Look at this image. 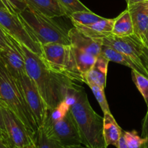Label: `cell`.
Listing matches in <instances>:
<instances>
[{"mask_svg": "<svg viewBox=\"0 0 148 148\" xmlns=\"http://www.w3.org/2000/svg\"><path fill=\"white\" fill-rule=\"evenodd\" d=\"M147 1H148V0H147Z\"/></svg>", "mask_w": 148, "mask_h": 148, "instance_id": "cell-42", "label": "cell"}, {"mask_svg": "<svg viewBox=\"0 0 148 148\" xmlns=\"http://www.w3.org/2000/svg\"><path fill=\"white\" fill-rule=\"evenodd\" d=\"M35 144L36 148H63L56 140L48 137L42 128H39L36 134Z\"/></svg>", "mask_w": 148, "mask_h": 148, "instance_id": "cell-23", "label": "cell"}, {"mask_svg": "<svg viewBox=\"0 0 148 148\" xmlns=\"http://www.w3.org/2000/svg\"><path fill=\"white\" fill-rule=\"evenodd\" d=\"M143 45L145 48L148 49V29L147 31H146V33H145V38H144V41H143Z\"/></svg>", "mask_w": 148, "mask_h": 148, "instance_id": "cell-35", "label": "cell"}, {"mask_svg": "<svg viewBox=\"0 0 148 148\" xmlns=\"http://www.w3.org/2000/svg\"><path fill=\"white\" fill-rule=\"evenodd\" d=\"M102 133L107 147L113 145L118 147L123 130L119 126L111 113H104Z\"/></svg>", "mask_w": 148, "mask_h": 148, "instance_id": "cell-18", "label": "cell"}, {"mask_svg": "<svg viewBox=\"0 0 148 148\" xmlns=\"http://www.w3.org/2000/svg\"><path fill=\"white\" fill-rule=\"evenodd\" d=\"M132 75L136 88L143 97L147 106H148V78L134 70H132Z\"/></svg>", "mask_w": 148, "mask_h": 148, "instance_id": "cell-25", "label": "cell"}, {"mask_svg": "<svg viewBox=\"0 0 148 148\" xmlns=\"http://www.w3.org/2000/svg\"><path fill=\"white\" fill-rule=\"evenodd\" d=\"M2 101L0 98V136L2 138V140L5 142L7 141V134L6 130H5V123H4L3 120V116H2Z\"/></svg>", "mask_w": 148, "mask_h": 148, "instance_id": "cell-31", "label": "cell"}, {"mask_svg": "<svg viewBox=\"0 0 148 148\" xmlns=\"http://www.w3.org/2000/svg\"><path fill=\"white\" fill-rule=\"evenodd\" d=\"M114 19L103 18L101 21L88 25L73 24V26L79 29L85 35L94 39H102L105 37L112 34Z\"/></svg>", "mask_w": 148, "mask_h": 148, "instance_id": "cell-17", "label": "cell"}, {"mask_svg": "<svg viewBox=\"0 0 148 148\" xmlns=\"http://www.w3.org/2000/svg\"><path fill=\"white\" fill-rule=\"evenodd\" d=\"M8 36L12 45L7 49L0 51V59L4 62L10 73L15 79H18L26 74L25 60L19 43L9 35Z\"/></svg>", "mask_w": 148, "mask_h": 148, "instance_id": "cell-11", "label": "cell"}, {"mask_svg": "<svg viewBox=\"0 0 148 148\" xmlns=\"http://www.w3.org/2000/svg\"><path fill=\"white\" fill-rule=\"evenodd\" d=\"M0 98L2 102L23 122L28 132L35 138L39 128L25 100L21 83L10 73L1 59Z\"/></svg>", "mask_w": 148, "mask_h": 148, "instance_id": "cell-3", "label": "cell"}, {"mask_svg": "<svg viewBox=\"0 0 148 148\" xmlns=\"http://www.w3.org/2000/svg\"><path fill=\"white\" fill-rule=\"evenodd\" d=\"M0 148H11L8 144H7L6 142H4L3 140L0 139Z\"/></svg>", "mask_w": 148, "mask_h": 148, "instance_id": "cell-37", "label": "cell"}, {"mask_svg": "<svg viewBox=\"0 0 148 148\" xmlns=\"http://www.w3.org/2000/svg\"><path fill=\"white\" fill-rule=\"evenodd\" d=\"M71 105L65 99L52 110H49L45 123H52L62 119L70 111ZM44 123V124H45Z\"/></svg>", "mask_w": 148, "mask_h": 148, "instance_id": "cell-22", "label": "cell"}, {"mask_svg": "<svg viewBox=\"0 0 148 148\" xmlns=\"http://www.w3.org/2000/svg\"><path fill=\"white\" fill-rule=\"evenodd\" d=\"M42 128L47 136L56 140L63 147L82 145L79 130L71 110L60 120L45 123Z\"/></svg>", "mask_w": 148, "mask_h": 148, "instance_id": "cell-7", "label": "cell"}, {"mask_svg": "<svg viewBox=\"0 0 148 148\" xmlns=\"http://www.w3.org/2000/svg\"><path fill=\"white\" fill-rule=\"evenodd\" d=\"M101 55L107 58L109 61H112V62L129 67L132 70L138 71L141 74L148 78V68L140 66L129 56L116 50L110 47L102 45Z\"/></svg>", "mask_w": 148, "mask_h": 148, "instance_id": "cell-16", "label": "cell"}, {"mask_svg": "<svg viewBox=\"0 0 148 148\" xmlns=\"http://www.w3.org/2000/svg\"><path fill=\"white\" fill-rule=\"evenodd\" d=\"M144 1H146V0H126V2H127V6L128 5H134V4L139 3V2H144Z\"/></svg>", "mask_w": 148, "mask_h": 148, "instance_id": "cell-36", "label": "cell"}, {"mask_svg": "<svg viewBox=\"0 0 148 148\" xmlns=\"http://www.w3.org/2000/svg\"><path fill=\"white\" fill-rule=\"evenodd\" d=\"M10 40L6 33L0 26V51L5 50L11 46Z\"/></svg>", "mask_w": 148, "mask_h": 148, "instance_id": "cell-29", "label": "cell"}, {"mask_svg": "<svg viewBox=\"0 0 148 148\" xmlns=\"http://www.w3.org/2000/svg\"><path fill=\"white\" fill-rule=\"evenodd\" d=\"M68 35L71 45L73 47L96 57L101 54L102 39H94L88 36L74 26L68 31Z\"/></svg>", "mask_w": 148, "mask_h": 148, "instance_id": "cell-12", "label": "cell"}, {"mask_svg": "<svg viewBox=\"0 0 148 148\" xmlns=\"http://www.w3.org/2000/svg\"><path fill=\"white\" fill-rule=\"evenodd\" d=\"M134 26V35L143 43L146 31L148 29V1L128 5Z\"/></svg>", "mask_w": 148, "mask_h": 148, "instance_id": "cell-13", "label": "cell"}, {"mask_svg": "<svg viewBox=\"0 0 148 148\" xmlns=\"http://www.w3.org/2000/svg\"><path fill=\"white\" fill-rule=\"evenodd\" d=\"M2 112L7 134L6 143L11 148H23L35 143V138L25 125L3 102Z\"/></svg>", "mask_w": 148, "mask_h": 148, "instance_id": "cell-8", "label": "cell"}, {"mask_svg": "<svg viewBox=\"0 0 148 148\" xmlns=\"http://www.w3.org/2000/svg\"><path fill=\"white\" fill-rule=\"evenodd\" d=\"M89 88L92 89L95 98H96V99L97 100L99 106L101 107V109H102L103 113H110L109 105H108L106 97H105L104 89H102V88L93 84L89 85Z\"/></svg>", "mask_w": 148, "mask_h": 148, "instance_id": "cell-27", "label": "cell"}, {"mask_svg": "<svg viewBox=\"0 0 148 148\" xmlns=\"http://www.w3.org/2000/svg\"><path fill=\"white\" fill-rule=\"evenodd\" d=\"M123 136L126 145L130 148H142L144 144L147 142V139L139 136L135 130L123 131Z\"/></svg>", "mask_w": 148, "mask_h": 148, "instance_id": "cell-26", "label": "cell"}, {"mask_svg": "<svg viewBox=\"0 0 148 148\" xmlns=\"http://www.w3.org/2000/svg\"><path fill=\"white\" fill-rule=\"evenodd\" d=\"M28 8L49 18L66 16L58 0H25Z\"/></svg>", "mask_w": 148, "mask_h": 148, "instance_id": "cell-15", "label": "cell"}, {"mask_svg": "<svg viewBox=\"0 0 148 148\" xmlns=\"http://www.w3.org/2000/svg\"><path fill=\"white\" fill-rule=\"evenodd\" d=\"M70 110L79 130L82 145L88 148H108L103 138V118L95 112L83 89H77Z\"/></svg>", "mask_w": 148, "mask_h": 148, "instance_id": "cell-2", "label": "cell"}, {"mask_svg": "<svg viewBox=\"0 0 148 148\" xmlns=\"http://www.w3.org/2000/svg\"><path fill=\"white\" fill-rule=\"evenodd\" d=\"M16 79L21 83L25 100L39 129L44 125L49 110L47 105L42 98L34 82L27 76V74Z\"/></svg>", "mask_w": 148, "mask_h": 148, "instance_id": "cell-9", "label": "cell"}, {"mask_svg": "<svg viewBox=\"0 0 148 148\" xmlns=\"http://www.w3.org/2000/svg\"><path fill=\"white\" fill-rule=\"evenodd\" d=\"M19 45L23 54L27 76L34 82L49 110L58 106L73 90L77 89L74 81L51 71L41 56Z\"/></svg>", "mask_w": 148, "mask_h": 148, "instance_id": "cell-1", "label": "cell"}, {"mask_svg": "<svg viewBox=\"0 0 148 148\" xmlns=\"http://www.w3.org/2000/svg\"><path fill=\"white\" fill-rule=\"evenodd\" d=\"M65 148H88L82 145H76V146H71V147H68Z\"/></svg>", "mask_w": 148, "mask_h": 148, "instance_id": "cell-38", "label": "cell"}, {"mask_svg": "<svg viewBox=\"0 0 148 148\" xmlns=\"http://www.w3.org/2000/svg\"><path fill=\"white\" fill-rule=\"evenodd\" d=\"M42 59L53 72L67 76L74 82H84L74 58L73 47L62 44L42 45Z\"/></svg>", "mask_w": 148, "mask_h": 148, "instance_id": "cell-5", "label": "cell"}, {"mask_svg": "<svg viewBox=\"0 0 148 148\" xmlns=\"http://www.w3.org/2000/svg\"><path fill=\"white\" fill-rule=\"evenodd\" d=\"M142 148H147V147L146 146V145H145V144H144L143 146H142Z\"/></svg>", "mask_w": 148, "mask_h": 148, "instance_id": "cell-40", "label": "cell"}, {"mask_svg": "<svg viewBox=\"0 0 148 148\" xmlns=\"http://www.w3.org/2000/svg\"><path fill=\"white\" fill-rule=\"evenodd\" d=\"M73 25L78 24L82 25H88L95 23L101 21L104 18L94 13L92 11H83V12H76L70 15Z\"/></svg>", "mask_w": 148, "mask_h": 148, "instance_id": "cell-21", "label": "cell"}, {"mask_svg": "<svg viewBox=\"0 0 148 148\" xmlns=\"http://www.w3.org/2000/svg\"><path fill=\"white\" fill-rule=\"evenodd\" d=\"M142 137L147 139V142L145 143L146 146L148 148V106L147 110L142 121Z\"/></svg>", "mask_w": 148, "mask_h": 148, "instance_id": "cell-30", "label": "cell"}, {"mask_svg": "<svg viewBox=\"0 0 148 148\" xmlns=\"http://www.w3.org/2000/svg\"><path fill=\"white\" fill-rule=\"evenodd\" d=\"M102 45L128 55L139 65L147 68L142 60L144 45L134 34L125 37H118L111 34L102 39Z\"/></svg>", "mask_w": 148, "mask_h": 148, "instance_id": "cell-10", "label": "cell"}, {"mask_svg": "<svg viewBox=\"0 0 148 148\" xmlns=\"http://www.w3.org/2000/svg\"><path fill=\"white\" fill-rule=\"evenodd\" d=\"M0 10H6L10 12L9 10V8H8V6L6 5V4L5 3L3 0H0Z\"/></svg>", "mask_w": 148, "mask_h": 148, "instance_id": "cell-34", "label": "cell"}, {"mask_svg": "<svg viewBox=\"0 0 148 148\" xmlns=\"http://www.w3.org/2000/svg\"><path fill=\"white\" fill-rule=\"evenodd\" d=\"M117 148H130L127 146L126 142H125V139H124V138H123V133H122L120 141H119V146H118Z\"/></svg>", "mask_w": 148, "mask_h": 148, "instance_id": "cell-33", "label": "cell"}, {"mask_svg": "<svg viewBox=\"0 0 148 148\" xmlns=\"http://www.w3.org/2000/svg\"><path fill=\"white\" fill-rule=\"evenodd\" d=\"M142 60L145 66L148 68V49L145 48V47H143V51H142Z\"/></svg>", "mask_w": 148, "mask_h": 148, "instance_id": "cell-32", "label": "cell"}, {"mask_svg": "<svg viewBox=\"0 0 148 148\" xmlns=\"http://www.w3.org/2000/svg\"><path fill=\"white\" fill-rule=\"evenodd\" d=\"M110 61L107 58L99 55L92 69L89 70L84 77V83L89 86L90 84L96 85L105 89L106 86L108 66Z\"/></svg>", "mask_w": 148, "mask_h": 148, "instance_id": "cell-14", "label": "cell"}, {"mask_svg": "<svg viewBox=\"0 0 148 148\" xmlns=\"http://www.w3.org/2000/svg\"><path fill=\"white\" fill-rule=\"evenodd\" d=\"M134 26L130 13L126 8L117 18H114L112 35L118 37H125L133 35Z\"/></svg>", "mask_w": 148, "mask_h": 148, "instance_id": "cell-19", "label": "cell"}, {"mask_svg": "<svg viewBox=\"0 0 148 148\" xmlns=\"http://www.w3.org/2000/svg\"><path fill=\"white\" fill-rule=\"evenodd\" d=\"M12 13L19 14L27 8L25 0H3Z\"/></svg>", "mask_w": 148, "mask_h": 148, "instance_id": "cell-28", "label": "cell"}, {"mask_svg": "<svg viewBox=\"0 0 148 148\" xmlns=\"http://www.w3.org/2000/svg\"><path fill=\"white\" fill-rule=\"evenodd\" d=\"M23 148H36V145L35 143H34V144H32V145H28V146L25 147H23Z\"/></svg>", "mask_w": 148, "mask_h": 148, "instance_id": "cell-39", "label": "cell"}, {"mask_svg": "<svg viewBox=\"0 0 148 148\" xmlns=\"http://www.w3.org/2000/svg\"><path fill=\"white\" fill-rule=\"evenodd\" d=\"M73 52L74 58L76 60V66L84 79L85 74L89 70L92 69V67L94 66L97 57L94 56L91 54L87 53L84 51H82L73 47Z\"/></svg>", "mask_w": 148, "mask_h": 148, "instance_id": "cell-20", "label": "cell"}, {"mask_svg": "<svg viewBox=\"0 0 148 148\" xmlns=\"http://www.w3.org/2000/svg\"><path fill=\"white\" fill-rule=\"evenodd\" d=\"M18 15L41 45L55 43L71 45L68 31L53 18L45 16L28 7Z\"/></svg>", "mask_w": 148, "mask_h": 148, "instance_id": "cell-4", "label": "cell"}, {"mask_svg": "<svg viewBox=\"0 0 148 148\" xmlns=\"http://www.w3.org/2000/svg\"><path fill=\"white\" fill-rule=\"evenodd\" d=\"M0 26L16 42L42 57V45L27 29L18 14L0 10Z\"/></svg>", "mask_w": 148, "mask_h": 148, "instance_id": "cell-6", "label": "cell"}, {"mask_svg": "<svg viewBox=\"0 0 148 148\" xmlns=\"http://www.w3.org/2000/svg\"><path fill=\"white\" fill-rule=\"evenodd\" d=\"M0 139H2V138H1V136H0Z\"/></svg>", "mask_w": 148, "mask_h": 148, "instance_id": "cell-41", "label": "cell"}, {"mask_svg": "<svg viewBox=\"0 0 148 148\" xmlns=\"http://www.w3.org/2000/svg\"><path fill=\"white\" fill-rule=\"evenodd\" d=\"M58 2L68 18L74 12L91 11L82 2H80V0H58Z\"/></svg>", "mask_w": 148, "mask_h": 148, "instance_id": "cell-24", "label": "cell"}]
</instances>
